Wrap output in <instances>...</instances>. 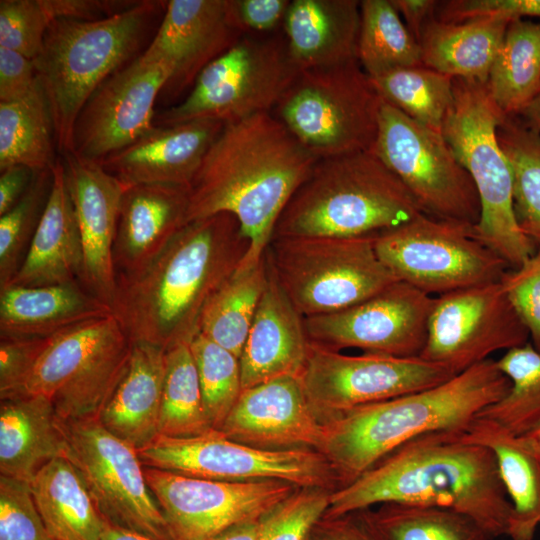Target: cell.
Instances as JSON below:
<instances>
[{
    "label": "cell",
    "mask_w": 540,
    "mask_h": 540,
    "mask_svg": "<svg viewBox=\"0 0 540 540\" xmlns=\"http://www.w3.org/2000/svg\"><path fill=\"white\" fill-rule=\"evenodd\" d=\"M318 159L271 112L224 124L189 186L188 222L230 213L249 240L239 266L258 263L276 223Z\"/></svg>",
    "instance_id": "obj_1"
},
{
    "label": "cell",
    "mask_w": 540,
    "mask_h": 540,
    "mask_svg": "<svg viewBox=\"0 0 540 540\" xmlns=\"http://www.w3.org/2000/svg\"><path fill=\"white\" fill-rule=\"evenodd\" d=\"M402 503L455 510L471 519L489 540L508 535L512 505L487 447L464 430L419 436L350 483L330 493L324 518Z\"/></svg>",
    "instance_id": "obj_2"
},
{
    "label": "cell",
    "mask_w": 540,
    "mask_h": 540,
    "mask_svg": "<svg viewBox=\"0 0 540 540\" xmlns=\"http://www.w3.org/2000/svg\"><path fill=\"white\" fill-rule=\"evenodd\" d=\"M248 249L249 240L230 213L188 222L145 268L116 277L112 314L131 343L165 351L190 343L208 300Z\"/></svg>",
    "instance_id": "obj_3"
},
{
    "label": "cell",
    "mask_w": 540,
    "mask_h": 540,
    "mask_svg": "<svg viewBox=\"0 0 540 540\" xmlns=\"http://www.w3.org/2000/svg\"><path fill=\"white\" fill-rule=\"evenodd\" d=\"M511 382L489 358L434 387L342 412L323 423L322 453L346 485L407 442L465 430Z\"/></svg>",
    "instance_id": "obj_4"
},
{
    "label": "cell",
    "mask_w": 540,
    "mask_h": 540,
    "mask_svg": "<svg viewBox=\"0 0 540 540\" xmlns=\"http://www.w3.org/2000/svg\"><path fill=\"white\" fill-rule=\"evenodd\" d=\"M424 213L373 150L318 159L281 213L274 237L377 236Z\"/></svg>",
    "instance_id": "obj_5"
},
{
    "label": "cell",
    "mask_w": 540,
    "mask_h": 540,
    "mask_svg": "<svg viewBox=\"0 0 540 540\" xmlns=\"http://www.w3.org/2000/svg\"><path fill=\"white\" fill-rule=\"evenodd\" d=\"M164 4L138 1L105 18H59L50 24L34 64L61 156L72 153L73 127L84 104L108 77L136 58Z\"/></svg>",
    "instance_id": "obj_6"
},
{
    "label": "cell",
    "mask_w": 540,
    "mask_h": 540,
    "mask_svg": "<svg viewBox=\"0 0 540 540\" xmlns=\"http://www.w3.org/2000/svg\"><path fill=\"white\" fill-rule=\"evenodd\" d=\"M503 117L486 84L453 79V102L442 134L478 193L481 211L475 235L510 268H517L537 248L522 232L515 215L513 172L497 137Z\"/></svg>",
    "instance_id": "obj_7"
},
{
    "label": "cell",
    "mask_w": 540,
    "mask_h": 540,
    "mask_svg": "<svg viewBox=\"0 0 540 540\" xmlns=\"http://www.w3.org/2000/svg\"><path fill=\"white\" fill-rule=\"evenodd\" d=\"M382 101L354 60L299 71L271 113L322 159L372 150Z\"/></svg>",
    "instance_id": "obj_8"
},
{
    "label": "cell",
    "mask_w": 540,
    "mask_h": 540,
    "mask_svg": "<svg viewBox=\"0 0 540 540\" xmlns=\"http://www.w3.org/2000/svg\"><path fill=\"white\" fill-rule=\"evenodd\" d=\"M375 236L272 238L271 272L303 317L351 307L398 281L379 258Z\"/></svg>",
    "instance_id": "obj_9"
},
{
    "label": "cell",
    "mask_w": 540,
    "mask_h": 540,
    "mask_svg": "<svg viewBox=\"0 0 540 540\" xmlns=\"http://www.w3.org/2000/svg\"><path fill=\"white\" fill-rule=\"evenodd\" d=\"M298 73L283 32L243 35L200 72L184 100L157 114L154 123L226 124L272 112Z\"/></svg>",
    "instance_id": "obj_10"
},
{
    "label": "cell",
    "mask_w": 540,
    "mask_h": 540,
    "mask_svg": "<svg viewBox=\"0 0 540 540\" xmlns=\"http://www.w3.org/2000/svg\"><path fill=\"white\" fill-rule=\"evenodd\" d=\"M132 343L113 314L52 336L25 394L51 400L64 421L98 419L126 369Z\"/></svg>",
    "instance_id": "obj_11"
},
{
    "label": "cell",
    "mask_w": 540,
    "mask_h": 540,
    "mask_svg": "<svg viewBox=\"0 0 540 540\" xmlns=\"http://www.w3.org/2000/svg\"><path fill=\"white\" fill-rule=\"evenodd\" d=\"M398 281L431 295L498 282L510 268L475 235L474 226L425 213L374 238Z\"/></svg>",
    "instance_id": "obj_12"
},
{
    "label": "cell",
    "mask_w": 540,
    "mask_h": 540,
    "mask_svg": "<svg viewBox=\"0 0 540 540\" xmlns=\"http://www.w3.org/2000/svg\"><path fill=\"white\" fill-rule=\"evenodd\" d=\"M373 152L434 218L475 226L480 201L473 180L442 132L382 101Z\"/></svg>",
    "instance_id": "obj_13"
},
{
    "label": "cell",
    "mask_w": 540,
    "mask_h": 540,
    "mask_svg": "<svg viewBox=\"0 0 540 540\" xmlns=\"http://www.w3.org/2000/svg\"><path fill=\"white\" fill-rule=\"evenodd\" d=\"M144 466L226 482L282 480L298 488L332 486L340 481L327 458L313 449L269 450L248 446L219 430L193 437L158 435L138 450Z\"/></svg>",
    "instance_id": "obj_14"
},
{
    "label": "cell",
    "mask_w": 540,
    "mask_h": 540,
    "mask_svg": "<svg viewBox=\"0 0 540 540\" xmlns=\"http://www.w3.org/2000/svg\"><path fill=\"white\" fill-rule=\"evenodd\" d=\"M61 423L65 457L81 475L105 522L152 540H172L138 451L98 419Z\"/></svg>",
    "instance_id": "obj_15"
},
{
    "label": "cell",
    "mask_w": 540,
    "mask_h": 540,
    "mask_svg": "<svg viewBox=\"0 0 540 540\" xmlns=\"http://www.w3.org/2000/svg\"><path fill=\"white\" fill-rule=\"evenodd\" d=\"M455 375L421 357L347 355L310 342L300 378L313 411L324 422L356 407L434 387Z\"/></svg>",
    "instance_id": "obj_16"
},
{
    "label": "cell",
    "mask_w": 540,
    "mask_h": 540,
    "mask_svg": "<svg viewBox=\"0 0 540 540\" xmlns=\"http://www.w3.org/2000/svg\"><path fill=\"white\" fill-rule=\"evenodd\" d=\"M144 475L172 540H211L234 525L261 519L297 491L282 480L216 481L148 466Z\"/></svg>",
    "instance_id": "obj_17"
},
{
    "label": "cell",
    "mask_w": 540,
    "mask_h": 540,
    "mask_svg": "<svg viewBox=\"0 0 540 540\" xmlns=\"http://www.w3.org/2000/svg\"><path fill=\"white\" fill-rule=\"evenodd\" d=\"M529 338L501 282L486 283L434 298L419 357L459 374Z\"/></svg>",
    "instance_id": "obj_18"
},
{
    "label": "cell",
    "mask_w": 540,
    "mask_h": 540,
    "mask_svg": "<svg viewBox=\"0 0 540 540\" xmlns=\"http://www.w3.org/2000/svg\"><path fill=\"white\" fill-rule=\"evenodd\" d=\"M434 297L395 281L373 296L341 311L304 317L311 343L340 351L419 357L427 337Z\"/></svg>",
    "instance_id": "obj_19"
},
{
    "label": "cell",
    "mask_w": 540,
    "mask_h": 540,
    "mask_svg": "<svg viewBox=\"0 0 540 540\" xmlns=\"http://www.w3.org/2000/svg\"><path fill=\"white\" fill-rule=\"evenodd\" d=\"M172 73L170 64L139 55L108 77L77 116L72 154L100 163L150 131L156 99Z\"/></svg>",
    "instance_id": "obj_20"
},
{
    "label": "cell",
    "mask_w": 540,
    "mask_h": 540,
    "mask_svg": "<svg viewBox=\"0 0 540 540\" xmlns=\"http://www.w3.org/2000/svg\"><path fill=\"white\" fill-rule=\"evenodd\" d=\"M242 36L230 21L227 0H171L165 4L155 36L140 55L172 66L161 95L173 99L193 86L200 72Z\"/></svg>",
    "instance_id": "obj_21"
},
{
    "label": "cell",
    "mask_w": 540,
    "mask_h": 540,
    "mask_svg": "<svg viewBox=\"0 0 540 540\" xmlns=\"http://www.w3.org/2000/svg\"><path fill=\"white\" fill-rule=\"evenodd\" d=\"M219 431L239 443L269 450L319 451L323 423L301 378L285 376L242 390Z\"/></svg>",
    "instance_id": "obj_22"
},
{
    "label": "cell",
    "mask_w": 540,
    "mask_h": 540,
    "mask_svg": "<svg viewBox=\"0 0 540 540\" xmlns=\"http://www.w3.org/2000/svg\"><path fill=\"white\" fill-rule=\"evenodd\" d=\"M61 158L82 244L81 284L111 306L116 289L113 245L127 186L97 162L72 153Z\"/></svg>",
    "instance_id": "obj_23"
},
{
    "label": "cell",
    "mask_w": 540,
    "mask_h": 540,
    "mask_svg": "<svg viewBox=\"0 0 540 540\" xmlns=\"http://www.w3.org/2000/svg\"><path fill=\"white\" fill-rule=\"evenodd\" d=\"M224 123L195 120L154 126L133 143L99 164L125 186L191 185Z\"/></svg>",
    "instance_id": "obj_24"
},
{
    "label": "cell",
    "mask_w": 540,
    "mask_h": 540,
    "mask_svg": "<svg viewBox=\"0 0 540 540\" xmlns=\"http://www.w3.org/2000/svg\"><path fill=\"white\" fill-rule=\"evenodd\" d=\"M189 188L134 185L123 193L113 245L118 275L136 273L150 264L186 224Z\"/></svg>",
    "instance_id": "obj_25"
},
{
    "label": "cell",
    "mask_w": 540,
    "mask_h": 540,
    "mask_svg": "<svg viewBox=\"0 0 540 540\" xmlns=\"http://www.w3.org/2000/svg\"><path fill=\"white\" fill-rule=\"evenodd\" d=\"M309 347L304 317L269 268L268 283L240 356L242 390L280 377H300Z\"/></svg>",
    "instance_id": "obj_26"
},
{
    "label": "cell",
    "mask_w": 540,
    "mask_h": 540,
    "mask_svg": "<svg viewBox=\"0 0 540 540\" xmlns=\"http://www.w3.org/2000/svg\"><path fill=\"white\" fill-rule=\"evenodd\" d=\"M51 170L46 206L25 258L8 286L81 283L82 244L62 158H57Z\"/></svg>",
    "instance_id": "obj_27"
},
{
    "label": "cell",
    "mask_w": 540,
    "mask_h": 540,
    "mask_svg": "<svg viewBox=\"0 0 540 540\" xmlns=\"http://www.w3.org/2000/svg\"><path fill=\"white\" fill-rule=\"evenodd\" d=\"M360 1L292 0L282 32L289 57L299 70L357 60Z\"/></svg>",
    "instance_id": "obj_28"
},
{
    "label": "cell",
    "mask_w": 540,
    "mask_h": 540,
    "mask_svg": "<svg viewBox=\"0 0 540 540\" xmlns=\"http://www.w3.org/2000/svg\"><path fill=\"white\" fill-rule=\"evenodd\" d=\"M112 314L79 282L0 290V337L47 338Z\"/></svg>",
    "instance_id": "obj_29"
},
{
    "label": "cell",
    "mask_w": 540,
    "mask_h": 540,
    "mask_svg": "<svg viewBox=\"0 0 540 540\" xmlns=\"http://www.w3.org/2000/svg\"><path fill=\"white\" fill-rule=\"evenodd\" d=\"M165 350L132 343L130 357L98 420L112 434L137 451L158 436Z\"/></svg>",
    "instance_id": "obj_30"
},
{
    "label": "cell",
    "mask_w": 540,
    "mask_h": 540,
    "mask_svg": "<svg viewBox=\"0 0 540 540\" xmlns=\"http://www.w3.org/2000/svg\"><path fill=\"white\" fill-rule=\"evenodd\" d=\"M65 453L61 419L49 398L25 394L1 400V475L31 482L42 467Z\"/></svg>",
    "instance_id": "obj_31"
},
{
    "label": "cell",
    "mask_w": 540,
    "mask_h": 540,
    "mask_svg": "<svg viewBox=\"0 0 540 540\" xmlns=\"http://www.w3.org/2000/svg\"><path fill=\"white\" fill-rule=\"evenodd\" d=\"M465 436L493 453L512 505L508 536L532 540L540 526V452L498 423L477 417Z\"/></svg>",
    "instance_id": "obj_32"
},
{
    "label": "cell",
    "mask_w": 540,
    "mask_h": 540,
    "mask_svg": "<svg viewBox=\"0 0 540 540\" xmlns=\"http://www.w3.org/2000/svg\"><path fill=\"white\" fill-rule=\"evenodd\" d=\"M510 19L485 16L443 22L435 16L423 27L419 45L422 63L452 78L486 84Z\"/></svg>",
    "instance_id": "obj_33"
},
{
    "label": "cell",
    "mask_w": 540,
    "mask_h": 540,
    "mask_svg": "<svg viewBox=\"0 0 540 540\" xmlns=\"http://www.w3.org/2000/svg\"><path fill=\"white\" fill-rule=\"evenodd\" d=\"M30 485L53 540H101L107 523L81 475L66 457L47 463Z\"/></svg>",
    "instance_id": "obj_34"
},
{
    "label": "cell",
    "mask_w": 540,
    "mask_h": 540,
    "mask_svg": "<svg viewBox=\"0 0 540 540\" xmlns=\"http://www.w3.org/2000/svg\"><path fill=\"white\" fill-rule=\"evenodd\" d=\"M486 88L504 115H519L540 94V21H510Z\"/></svg>",
    "instance_id": "obj_35"
},
{
    "label": "cell",
    "mask_w": 540,
    "mask_h": 540,
    "mask_svg": "<svg viewBox=\"0 0 540 540\" xmlns=\"http://www.w3.org/2000/svg\"><path fill=\"white\" fill-rule=\"evenodd\" d=\"M268 279L266 254L249 268L238 267L205 305L199 333L240 358Z\"/></svg>",
    "instance_id": "obj_36"
},
{
    "label": "cell",
    "mask_w": 540,
    "mask_h": 540,
    "mask_svg": "<svg viewBox=\"0 0 540 540\" xmlns=\"http://www.w3.org/2000/svg\"><path fill=\"white\" fill-rule=\"evenodd\" d=\"M54 122L41 84L28 96L0 102V171L23 165L38 172L56 162Z\"/></svg>",
    "instance_id": "obj_37"
},
{
    "label": "cell",
    "mask_w": 540,
    "mask_h": 540,
    "mask_svg": "<svg viewBox=\"0 0 540 540\" xmlns=\"http://www.w3.org/2000/svg\"><path fill=\"white\" fill-rule=\"evenodd\" d=\"M355 513L377 540H489L473 519L448 508L384 503Z\"/></svg>",
    "instance_id": "obj_38"
},
{
    "label": "cell",
    "mask_w": 540,
    "mask_h": 540,
    "mask_svg": "<svg viewBox=\"0 0 540 540\" xmlns=\"http://www.w3.org/2000/svg\"><path fill=\"white\" fill-rule=\"evenodd\" d=\"M357 61L370 77L423 64L419 42L390 0L360 1Z\"/></svg>",
    "instance_id": "obj_39"
},
{
    "label": "cell",
    "mask_w": 540,
    "mask_h": 540,
    "mask_svg": "<svg viewBox=\"0 0 540 540\" xmlns=\"http://www.w3.org/2000/svg\"><path fill=\"white\" fill-rule=\"evenodd\" d=\"M497 137L513 172L518 224L540 249V135L519 115H504Z\"/></svg>",
    "instance_id": "obj_40"
},
{
    "label": "cell",
    "mask_w": 540,
    "mask_h": 540,
    "mask_svg": "<svg viewBox=\"0 0 540 540\" xmlns=\"http://www.w3.org/2000/svg\"><path fill=\"white\" fill-rule=\"evenodd\" d=\"M211 430L190 343L174 345L165 351L158 435L183 438Z\"/></svg>",
    "instance_id": "obj_41"
},
{
    "label": "cell",
    "mask_w": 540,
    "mask_h": 540,
    "mask_svg": "<svg viewBox=\"0 0 540 540\" xmlns=\"http://www.w3.org/2000/svg\"><path fill=\"white\" fill-rule=\"evenodd\" d=\"M383 101L412 120L442 132L453 102V79L422 65L398 68L370 77Z\"/></svg>",
    "instance_id": "obj_42"
},
{
    "label": "cell",
    "mask_w": 540,
    "mask_h": 540,
    "mask_svg": "<svg viewBox=\"0 0 540 540\" xmlns=\"http://www.w3.org/2000/svg\"><path fill=\"white\" fill-rule=\"evenodd\" d=\"M496 364L510 380L511 388L478 417L521 436L540 423V351L527 342L507 350Z\"/></svg>",
    "instance_id": "obj_43"
},
{
    "label": "cell",
    "mask_w": 540,
    "mask_h": 540,
    "mask_svg": "<svg viewBox=\"0 0 540 540\" xmlns=\"http://www.w3.org/2000/svg\"><path fill=\"white\" fill-rule=\"evenodd\" d=\"M190 348L208 420L219 430L242 392L240 358L201 333Z\"/></svg>",
    "instance_id": "obj_44"
},
{
    "label": "cell",
    "mask_w": 540,
    "mask_h": 540,
    "mask_svg": "<svg viewBox=\"0 0 540 540\" xmlns=\"http://www.w3.org/2000/svg\"><path fill=\"white\" fill-rule=\"evenodd\" d=\"M51 168L36 172L20 201L0 216V290L10 284L25 258L51 190Z\"/></svg>",
    "instance_id": "obj_45"
},
{
    "label": "cell",
    "mask_w": 540,
    "mask_h": 540,
    "mask_svg": "<svg viewBox=\"0 0 540 540\" xmlns=\"http://www.w3.org/2000/svg\"><path fill=\"white\" fill-rule=\"evenodd\" d=\"M329 497L320 488L296 491L260 519L257 540H307L324 516Z\"/></svg>",
    "instance_id": "obj_46"
},
{
    "label": "cell",
    "mask_w": 540,
    "mask_h": 540,
    "mask_svg": "<svg viewBox=\"0 0 540 540\" xmlns=\"http://www.w3.org/2000/svg\"><path fill=\"white\" fill-rule=\"evenodd\" d=\"M52 22L42 0H1L0 47L34 60Z\"/></svg>",
    "instance_id": "obj_47"
},
{
    "label": "cell",
    "mask_w": 540,
    "mask_h": 540,
    "mask_svg": "<svg viewBox=\"0 0 540 540\" xmlns=\"http://www.w3.org/2000/svg\"><path fill=\"white\" fill-rule=\"evenodd\" d=\"M0 540H53L28 481L0 475Z\"/></svg>",
    "instance_id": "obj_48"
},
{
    "label": "cell",
    "mask_w": 540,
    "mask_h": 540,
    "mask_svg": "<svg viewBox=\"0 0 540 540\" xmlns=\"http://www.w3.org/2000/svg\"><path fill=\"white\" fill-rule=\"evenodd\" d=\"M500 282L532 344L540 351V249L517 268H509Z\"/></svg>",
    "instance_id": "obj_49"
},
{
    "label": "cell",
    "mask_w": 540,
    "mask_h": 540,
    "mask_svg": "<svg viewBox=\"0 0 540 540\" xmlns=\"http://www.w3.org/2000/svg\"><path fill=\"white\" fill-rule=\"evenodd\" d=\"M51 337H0L1 400L25 395L28 380Z\"/></svg>",
    "instance_id": "obj_50"
},
{
    "label": "cell",
    "mask_w": 540,
    "mask_h": 540,
    "mask_svg": "<svg viewBox=\"0 0 540 540\" xmlns=\"http://www.w3.org/2000/svg\"><path fill=\"white\" fill-rule=\"evenodd\" d=\"M485 16L540 19V0H447L439 1L435 12V17L443 22Z\"/></svg>",
    "instance_id": "obj_51"
},
{
    "label": "cell",
    "mask_w": 540,
    "mask_h": 540,
    "mask_svg": "<svg viewBox=\"0 0 540 540\" xmlns=\"http://www.w3.org/2000/svg\"><path fill=\"white\" fill-rule=\"evenodd\" d=\"M289 0H227L233 26L242 35H266L280 31Z\"/></svg>",
    "instance_id": "obj_52"
},
{
    "label": "cell",
    "mask_w": 540,
    "mask_h": 540,
    "mask_svg": "<svg viewBox=\"0 0 540 540\" xmlns=\"http://www.w3.org/2000/svg\"><path fill=\"white\" fill-rule=\"evenodd\" d=\"M39 84L34 60L0 47V102L22 99Z\"/></svg>",
    "instance_id": "obj_53"
},
{
    "label": "cell",
    "mask_w": 540,
    "mask_h": 540,
    "mask_svg": "<svg viewBox=\"0 0 540 540\" xmlns=\"http://www.w3.org/2000/svg\"><path fill=\"white\" fill-rule=\"evenodd\" d=\"M307 540H377L358 517L350 513L333 518L322 517Z\"/></svg>",
    "instance_id": "obj_54"
},
{
    "label": "cell",
    "mask_w": 540,
    "mask_h": 540,
    "mask_svg": "<svg viewBox=\"0 0 540 540\" xmlns=\"http://www.w3.org/2000/svg\"><path fill=\"white\" fill-rule=\"evenodd\" d=\"M0 172V216H2L20 201L36 171L27 166L15 165Z\"/></svg>",
    "instance_id": "obj_55"
},
{
    "label": "cell",
    "mask_w": 540,
    "mask_h": 540,
    "mask_svg": "<svg viewBox=\"0 0 540 540\" xmlns=\"http://www.w3.org/2000/svg\"><path fill=\"white\" fill-rule=\"evenodd\" d=\"M408 30L419 42L425 24L435 16L439 1L436 0H390Z\"/></svg>",
    "instance_id": "obj_56"
},
{
    "label": "cell",
    "mask_w": 540,
    "mask_h": 540,
    "mask_svg": "<svg viewBox=\"0 0 540 540\" xmlns=\"http://www.w3.org/2000/svg\"><path fill=\"white\" fill-rule=\"evenodd\" d=\"M260 528V519L234 525L211 540H257Z\"/></svg>",
    "instance_id": "obj_57"
},
{
    "label": "cell",
    "mask_w": 540,
    "mask_h": 540,
    "mask_svg": "<svg viewBox=\"0 0 540 540\" xmlns=\"http://www.w3.org/2000/svg\"><path fill=\"white\" fill-rule=\"evenodd\" d=\"M519 116L540 135V94L522 110Z\"/></svg>",
    "instance_id": "obj_58"
},
{
    "label": "cell",
    "mask_w": 540,
    "mask_h": 540,
    "mask_svg": "<svg viewBox=\"0 0 540 540\" xmlns=\"http://www.w3.org/2000/svg\"><path fill=\"white\" fill-rule=\"evenodd\" d=\"M101 540H152L138 533L106 525Z\"/></svg>",
    "instance_id": "obj_59"
},
{
    "label": "cell",
    "mask_w": 540,
    "mask_h": 540,
    "mask_svg": "<svg viewBox=\"0 0 540 540\" xmlns=\"http://www.w3.org/2000/svg\"><path fill=\"white\" fill-rule=\"evenodd\" d=\"M519 437L527 445L540 452V423Z\"/></svg>",
    "instance_id": "obj_60"
},
{
    "label": "cell",
    "mask_w": 540,
    "mask_h": 540,
    "mask_svg": "<svg viewBox=\"0 0 540 540\" xmlns=\"http://www.w3.org/2000/svg\"><path fill=\"white\" fill-rule=\"evenodd\" d=\"M540 527V526H539Z\"/></svg>",
    "instance_id": "obj_61"
}]
</instances>
